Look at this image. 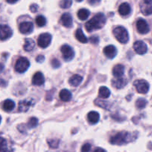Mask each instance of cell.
Wrapping results in <instances>:
<instances>
[{"label": "cell", "instance_id": "cell-17", "mask_svg": "<svg viewBox=\"0 0 152 152\" xmlns=\"http://www.w3.org/2000/svg\"><path fill=\"white\" fill-rule=\"evenodd\" d=\"M45 83V77L42 73L37 72L32 78V83L35 86H42Z\"/></svg>", "mask_w": 152, "mask_h": 152}, {"label": "cell", "instance_id": "cell-25", "mask_svg": "<svg viewBox=\"0 0 152 152\" xmlns=\"http://www.w3.org/2000/svg\"><path fill=\"white\" fill-rule=\"evenodd\" d=\"M3 110L7 112L11 111L12 110L14 109L15 108V102L11 99H6L3 103Z\"/></svg>", "mask_w": 152, "mask_h": 152}, {"label": "cell", "instance_id": "cell-23", "mask_svg": "<svg viewBox=\"0 0 152 152\" xmlns=\"http://www.w3.org/2000/svg\"><path fill=\"white\" fill-rule=\"evenodd\" d=\"M71 97H72L71 93L67 89H63L59 93V98L64 102H68L71 100Z\"/></svg>", "mask_w": 152, "mask_h": 152}, {"label": "cell", "instance_id": "cell-34", "mask_svg": "<svg viewBox=\"0 0 152 152\" xmlns=\"http://www.w3.org/2000/svg\"><path fill=\"white\" fill-rule=\"evenodd\" d=\"M95 103H96V105H99V106H100L101 108H105V109H108V102H105V101H103V100H98V99H96V102H95Z\"/></svg>", "mask_w": 152, "mask_h": 152}, {"label": "cell", "instance_id": "cell-35", "mask_svg": "<svg viewBox=\"0 0 152 152\" xmlns=\"http://www.w3.org/2000/svg\"><path fill=\"white\" fill-rule=\"evenodd\" d=\"M91 148V144L86 143V144H85V145H83V147H82V148H81V151L82 152H89L90 151Z\"/></svg>", "mask_w": 152, "mask_h": 152}, {"label": "cell", "instance_id": "cell-43", "mask_svg": "<svg viewBox=\"0 0 152 152\" xmlns=\"http://www.w3.org/2000/svg\"><path fill=\"white\" fill-rule=\"evenodd\" d=\"M4 65H3V64L0 63V73H1L3 70H4Z\"/></svg>", "mask_w": 152, "mask_h": 152}, {"label": "cell", "instance_id": "cell-5", "mask_svg": "<svg viewBox=\"0 0 152 152\" xmlns=\"http://www.w3.org/2000/svg\"><path fill=\"white\" fill-rule=\"evenodd\" d=\"M51 35L48 33L40 34L39 37H38V39H37L38 45L42 48H45L48 47L50 45V42H51Z\"/></svg>", "mask_w": 152, "mask_h": 152}, {"label": "cell", "instance_id": "cell-27", "mask_svg": "<svg viewBox=\"0 0 152 152\" xmlns=\"http://www.w3.org/2000/svg\"><path fill=\"white\" fill-rule=\"evenodd\" d=\"M111 95V91H110L109 89L106 87H102L99 88V96H100L101 98H104V99H106V98H108Z\"/></svg>", "mask_w": 152, "mask_h": 152}, {"label": "cell", "instance_id": "cell-4", "mask_svg": "<svg viewBox=\"0 0 152 152\" xmlns=\"http://www.w3.org/2000/svg\"><path fill=\"white\" fill-rule=\"evenodd\" d=\"M30 67V62L25 57H20L17 59L15 65V70L18 73H25Z\"/></svg>", "mask_w": 152, "mask_h": 152}, {"label": "cell", "instance_id": "cell-1", "mask_svg": "<svg viewBox=\"0 0 152 152\" xmlns=\"http://www.w3.org/2000/svg\"><path fill=\"white\" fill-rule=\"evenodd\" d=\"M106 22V19L103 13H96L91 19L88 21L86 22L85 28L88 32L95 31V30H99L103 28Z\"/></svg>", "mask_w": 152, "mask_h": 152}, {"label": "cell", "instance_id": "cell-36", "mask_svg": "<svg viewBox=\"0 0 152 152\" xmlns=\"http://www.w3.org/2000/svg\"><path fill=\"white\" fill-rule=\"evenodd\" d=\"M51 65L54 68H59V67H60L61 63H60V62L58 60V59H53V60L51 61Z\"/></svg>", "mask_w": 152, "mask_h": 152}, {"label": "cell", "instance_id": "cell-11", "mask_svg": "<svg viewBox=\"0 0 152 152\" xmlns=\"http://www.w3.org/2000/svg\"><path fill=\"white\" fill-rule=\"evenodd\" d=\"M19 31L23 34H30L34 31V24L31 22H24L19 25Z\"/></svg>", "mask_w": 152, "mask_h": 152}, {"label": "cell", "instance_id": "cell-41", "mask_svg": "<svg viewBox=\"0 0 152 152\" xmlns=\"http://www.w3.org/2000/svg\"><path fill=\"white\" fill-rule=\"evenodd\" d=\"M100 1H89V3L91 4H97V3H99Z\"/></svg>", "mask_w": 152, "mask_h": 152}, {"label": "cell", "instance_id": "cell-29", "mask_svg": "<svg viewBox=\"0 0 152 152\" xmlns=\"http://www.w3.org/2000/svg\"><path fill=\"white\" fill-rule=\"evenodd\" d=\"M7 142L4 138L0 137V152H7Z\"/></svg>", "mask_w": 152, "mask_h": 152}, {"label": "cell", "instance_id": "cell-19", "mask_svg": "<svg viewBox=\"0 0 152 152\" xmlns=\"http://www.w3.org/2000/svg\"><path fill=\"white\" fill-rule=\"evenodd\" d=\"M124 71L125 67L123 65H121V64H118V65H115L113 68V75L115 77V78H120V77H122L123 76Z\"/></svg>", "mask_w": 152, "mask_h": 152}, {"label": "cell", "instance_id": "cell-7", "mask_svg": "<svg viewBox=\"0 0 152 152\" xmlns=\"http://www.w3.org/2000/svg\"><path fill=\"white\" fill-rule=\"evenodd\" d=\"M135 88H136L137 91L138 93L140 94H146L149 90V85H148V82H146L144 80H138L134 83Z\"/></svg>", "mask_w": 152, "mask_h": 152}, {"label": "cell", "instance_id": "cell-2", "mask_svg": "<svg viewBox=\"0 0 152 152\" xmlns=\"http://www.w3.org/2000/svg\"><path fill=\"white\" fill-rule=\"evenodd\" d=\"M131 138H132L131 134L125 132H119V133L116 134L115 135L111 137V139H110V143L113 144V145H121L129 142V141H131Z\"/></svg>", "mask_w": 152, "mask_h": 152}, {"label": "cell", "instance_id": "cell-40", "mask_svg": "<svg viewBox=\"0 0 152 152\" xmlns=\"http://www.w3.org/2000/svg\"><path fill=\"white\" fill-rule=\"evenodd\" d=\"M94 152H106V151H105L104 149H102V148H96V149L95 150Z\"/></svg>", "mask_w": 152, "mask_h": 152}, {"label": "cell", "instance_id": "cell-13", "mask_svg": "<svg viewBox=\"0 0 152 152\" xmlns=\"http://www.w3.org/2000/svg\"><path fill=\"white\" fill-rule=\"evenodd\" d=\"M33 105H34V102L31 99H27L20 101L19 103V111L21 112H26Z\"/></svg>", "mask_w": 152, "mask_h": 152}, {"label": "cell", "instance_id": "cell-30", "mask_svg": "<svg viewBox=\"0 0 152 152\" xmlns=\"http://www.w3.org/2000/svg\"><path fill=\"white\" fill-rule=\"evenodd\" d=\"M147 102L145 99L143 98H140V99H138L136 102V106L137 107V108L139 109H142L145 107L146 105Z\"/></svg>", "mask_w": 152, "mask_h": 152}, {"label": "cell", "instance_id": "cell-15", "mask_svg": "<svg viewBox=\"0 0 152 152\" xmlns=\"http://www.w3.org/2000/svg\"><path fill=\"white\" fill-rule=\"evenodd\" d=\"M61 22L63 26L66 27V28H71L73 25L72 16L69 13H64L61 16Z\"/></svg>", "mask_w": 152, "mask_h": 152}, {"label": "cell", "instance_id": "cell-24", "mask_svg": "<svg viewBox=\"0 0 152 152\" xmlns=\"http://www.w3.org/2000/svg\"><path fill=\"white\" fill-rule=\"evenodd\" d=\"M75 37L77 38V39L82 43H87L88 41V38L86 37L83 31L80 28L77 30V31L75 33Z\"/></svg>", "mask_w": 152, "mask_h": 152}, {"label": "cell", "instance_id": "cell-9", "mask_svg": "<svg viewBox=\"0 0 152 152\" xmlns=\"http://www.w3.org/2000/svg\"><path fill=\"white\" fill-rule=\"evenodd\" d=\"M12 30L7 25H0V40H6L12 36Z\"/></svg>", "mask_w": 152, "mask_h": 152}, {"label": "cell", "instance_id": "cell-28", "mask_svg": "<svg viewBox=\"0 0 152 152\" xmlns=\"http://www.w3.org/2000/svg\"><path fill=\"white\" fill-rule=\"evenodd\" d=\"M36 23L39 27L45 26L46 24V19L45 18L44 16L39 15V16L36 18Z\"/></svg>", "mask_w": 152, "mask_h": 152}, {"label": "cell", "instance_id": "cell-42", "mask_svg": "<svg viewBox=\"0 0 152 152\" xmlns=\"http://www.w3.org/2000/svg\"><path fill=\"white\" fill-rule=\"evenodd\" d=\"M4 83H5V82H4L3 80H1V79H0V86H5Z\"/></svg>", "mask_w": 152, "mask_h": 152}, {"label": "cell", "instance_id": "cell-20", "mask_svg": "<svg viewBox=\"0 0 152 152\" xmlns=\"http://www.w3.org/2000/svg\"><path fill=\"white\" fill-rule=\"evenodd\" d=\"M82 81H83V77H82V76L79 75V74H74V75H73L70 78L69 83L73 87H77V86H80Z\"/></svg>", "mask_w": 152, "mask_h": 152}, {"label": "cell", "instance_id": "cell-26", "mask_svg": "<svg viewBox=\"0 0 152 152\" xmlns=\"http://www.w3.org/2000/svg\"><path fill=\"white\" fill-rule=\"evenodd\" d=\"M89 15H90V11L86 8L80 9L78 11V13H77V16L82 21L86 20L88 18Z\"/></svg>", "mask_w": 152, "mask_h": 152}, {"label": "cell", "instance_id": "cell-31", "mask_svg": "<svg viewBox=\"0 0 152 152\" xmlns=\"http://www.w3.org/2000/svg\"><path fill=\"white\" fill-rule=\"evenodd\" d=\"M37 125H38V120H37L36 117H31L28 123V126L30 129H33V128L37 127Z\"/></svg>", "mask_w": 152, "mask_h": 152}, {"label": "cell", "instance_id": "cell-6", "mask_svg": "<svg viewBox=\"0 0 152 152\" xmlns=\"http://www.w3.org/2000/svg\"><path fill=\"white\" fill-rule=\"evenodd\" d=\"M61 52L62 53V57L67 62L73 59V58L74 57V55H75L74 50L68 45H62V48H61Z\"/></svg>", "mask_w": 152, "mask_h": 152}, {"label": "cell", "instance_id": "cell-45", "mask_svg": "<svg viewBox=\"0 0 152 152\" xmlns=\"http://www.w3.org/2000/svg\"><path fill=\"white\" fill-rule=\"evenodd\" d=\"M1 116H0V123H1Z\"/></svg>", "mask_w": 152, "mask_h": 152}, {"label": "cell", "instance_id": "cell-10", "mask_svg": "<svg viewBox=\"0 0 152 152\" xmlns=\"http://www.w3.org/2000/svg\"><path fill=\"white\" fill-rule=\"evenodd\" d=\"M134 50L137 53L140 55H143L148 50V47L146 44L142 41H137L134 44Z\"/></svg>", "mask_w": 152, "mask_h": 152}, {"label": "cell", "instance_id": "cell-32", "mask_svg": "<svg viewBox=\"0 0 152 152\" xmlns=\"http://www.w3.org/2000/svg\"><path fill=\"white\" fill-rule=\"evenodd\" d=\"M59 4H60V7L62 8L67 9L71 7V5L72 4V1H71V0H63V1H60Z\"/></svg>", "mask_w": 152, "mask_h": 152}, {"label": "cell", "instance_id": "cell-39", "mask_svg": "<svg viewBox=\"0 0 152 152\" xmlns=\"http://www.w3.org/2000/svg\"><path fill=\"white\" fill-rule=\"evenodd\" d=\"M45 60V56H42V55H39L37 57V62H39V63H42V62H44Z\"/></svg>", "mask_w": 152, "mask_h": 152}, {"label": "cell", "instance_id": "cell-22", "mask_svg": "<svg viewBox=\"0 0 152 152\" xmlns=\"http://www.w3.org/2000/svg\"><path fill=\"white\" fill-rule=\"evenodd\" d=\"M23 48L25 51H31L35 48V42H34V41L32 39H25V44H24Z\"/></svg>", "mask_w": 152, "mask_h": 152}, {"label": "cell", "instance_id": "cell-21", "mask_svg": "<svg viewBox=\"0 0 152 152\" xmlns=\"http://www.w3.org/2000/svg\"><path fill=\"white\" fill-rule=\"evenodd\" d=\"M88 120L91 124H96L99 120V114L96 111H91L88 114Z\"/></svg>", "mask_w": 152, "mask_h": 152}, {"label": "cell", "instance_id": "cell-16", "mask_svg": "<svg viewBox=\"0 0 152 152\" xmlns=\"http://www.w3.org/2000/svg\"><path fill=\"white\" fill-rule=\"evenodd\" d=\"M127 84V80L123 77H120V78H114L112 80V86L115 88L120 89L123 88V87L126 86Z\"/></svg>", "mask_w": 152, "mask_h": 152}, {"label": "cell", "instance_id": "cell-18", "mask_svg": "<svg viewBox=\"0 0 152 152\" xmlns=\"http://www.w3.org/2000/svg\"><path fill=\"white\" fill-rule=\"evenodd\" d=\"M131 10H132V8H131L130 4L127 2H124L120 4L118 9L119 13L123 16H128L131 13Z\"/></svg>", "mask_w": 152, "mask_h": 152}, {"label": "cell", "instance_id": "cell-33", "mask_svg": "<svg viewBox=\"0 0 152 152\" xmlns=\"http://www.w3.org/2000/svg\"><path fill=\"white\" fill-rule=\"evenodd\" d=\"M48 143L51 148H56L59 146V141L56 140H49Z\"/></svg>", "mask_w": 152, "mask_h": 152}, {"label": "cell", "instance_id": "cell-14", "mask_svg": "<svg viewBox=\"0 0 152 152\" xmlns=\"http://www.w3.org/2000/svg\"><path fill=\"white\" fill-rule=\"evenodd\" d=\"M104 54L107 56L109 59H113L117 55V49H116L115 46L114 45H108L106 47H105L103 50Z\"/></svg>", "mask_w": 152, "mask_h": 152}, {"label": "cell", "instance_id": "cell-3", "mask_svg": "<svg viewBox=\"0 0 152 152\" xmlns=\"http://www.w3.org/2000/svg\"><path fill=\"white\" fill-rule=\"evenodd\" d=\"M113 34H114L115 38L117 39L120 43L126 44V43H127L128 41H129V33H128L127 30L125 28H123V27L119 26L115 28H114V31H113Z\"/></svg>", "mask_w": 152, "mask_h": 152}, {"label": "cell", "instance_id": "cell-37", "mask_svg": "<svg viewBox=\"0 0 152 152\" xmlns=\"http://www.w3.org/2000/svg\"><path fill=\"white\" fill-rule=\"evenodd\" d=\"M90 41L92 44H97L98 42H99V38L97 37H91L90 38Z\"/></svg>", "mask_w": 152, "mask_h": 152}, {"label": "cell", "instance_id": "cell-8", "mask_svg": "<svg viewBox=\"0 0 152 152\" xmlns=\"http://www.w3.org/2000/svg\"><path fill=\"white\" fill-rule=\"evenodd\" d=\"M137 29L141 34H146L149 32L150 28L148 24L145 19H140L137 22Z\"/></svg>", "mask_w": 152, "mask_h": 152}, {"label": "cell", "instance_id": "cell-12", "mask_svg": "<svg viewBox=\"0 0 152 152\" xmlns=\"http://www.w3.org/2000/svg\"><path fill=\"white\" fill-rule=\"evenodd\" d=\"M152 1H144L140 4L141 12L145 16L152 14Z\"/></svg>", "mask_w": 152, "mask_h": 152}, {"label": "cell", "instance_id": "cell-38", "mask_svg": "<svg viewBox=\"0 0 152 152\" xmlns=\"http://www.w3.org/2000/svg\"><path fill=\"white\" fill-rule=\"evenodd\" d=\"M30 10L32 13H36L38 10V6H37V4H31V7H30Z\"/></svg>", "mask_w": 152, "mask_h": 152}, {"label": "cell", "instance_id": "cell-44", "mask_svg": "<svg viewBox=\"0 0 152 152\" xmlns=\"http://www.w3.org/2000/svg\"><path fill=\"white\" fill-rule=\"evenodd\" d=\"M17 1H7V3H10V4H14V3H16Z\"/></svg>", "mask_w": 152, "mask_h": 152}]
</instances>
